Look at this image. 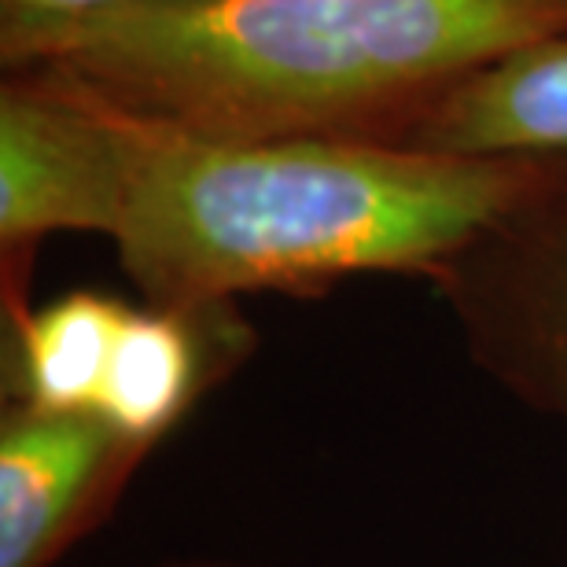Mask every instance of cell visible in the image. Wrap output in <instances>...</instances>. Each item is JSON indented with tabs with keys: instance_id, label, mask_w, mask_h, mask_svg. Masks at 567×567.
Masks as SVG:
<instances>
[{
	"instance_id": "10",
	"label": "cell",
	"mask_w": 567,
	"mask_h": 567,
	"mask_svg": "<svg viewBox=\"0 0 567 567\" xmlns=\"http://www.w3.org/2000/svg\"><path fill=\"white\" fill-rule=\"evenodd\" d=\"M141 567H258V564H236V560H207V557H169Z\"/></svg>"
},
{
	"instance_id": "7",
	"label": "cell",
	"mask_w": 567,
	"mask_h": 567,
	"mask_svg": "<svg viewBox=\"0 0 567 567\" xmlns=\"http://www.w3.org/2000/svg\"><path fill=\"white\" fill-rule=\"evenodd\" d=\"M405 147L567 163V33L502 55L442 93Z\"/></svg>"
},
{
	"instance_id": "4",
	"label": "cell",
	"mask_w": 567,
	"mask_h": 567,
	"mask_svg": "<svg viewBox=\"0 0 567 567\" xmlns=\"http://www.w3.org/2000/svg\"><path fill=\"white\" fill-rule=\"evenodd\" d=\"M427 284L472 365L567 427V163H553Z\"/></svg>"
},
{
	"instance_id": "9",
	"label": "cell",
	"mask_w": 567,
	"mask_h": 567,
	"mask_svg": "<svg viewBox=\"0 0 567 567\" xmlns=\"http://www.w3.org/2000/svg\"><path fill=\"white\" fill-rule=\"evenodd\" d=\"M115 4V0H0V38L4 33H27L49 22L82 16V11Z\"/></svg>"
},
{
	"instance_id": "8",
	"label": "cell",
	"mask_w": 567,
	"mask_h": 567,
	"mask_svg": "<svg viewBox=\"0 0 567 567\" xmlns=\"http://www.w3.org/2000/svg\"><path fill=\"white\" fill-rule=\"evenodd\" d=\"M126 299L63 291L4 317V402L96 413Z\"/></svg>"
},
{
	"instance_id": "1",
	"label": "cell",
	"mask_w": 567,
	"mask_h": 567,
	"mask_svg": "<svg viewBox=\"0 0 567 567\" xmlns=\"http://www.w3.org/2000/svg\"><path fill=\"white\" fill-rule=\"evenodd\" d=\"M567 33V0H115L0 38L152 126L402 144L442 93Z\"/></svg>"
},
{
	"instance_id": "2",
	"label": "cell",
	"mask_w": 567,
	"mask_h": 567,
	"mask_svg": "<svg viewBox=\"0 0 567 567\" xmlns=\"http://www.w3.org/2000/svg\"><path fill=\"white\" fill-rule=\"evenodd\" d=\"M553 163L339 137L210 141L141 122L111 244L152 306L321 295L377 274L431 280Z\"/></svg>"
},
{
	"instance_id": "3",
	"label": "cell",
	"mask_w": 567,
	"mask_h": 567,
	"mask_svg": "<svg viewBox=\"0 0 567 567\" xmlns=\"http://www.w3.org/2000/svg\"><path fill=\"white\" fill-rule=\"evenodd\" d=\"M137 147L141 118L60 66H8L0 78V313L33 302V255L49 236H115Z\"/></svg>"
},
{
	"instance_id": "5",
	"label": "cell",
	"mask_w": 567,
	"mask_h": 567,
	"mask_svg": "<svg viewBox=\"0 0 567 567\" xmlns=\"http://www.w3.org/2000/svg\"><path fill=\"white\" fill-rule=\"evenodd\" d=\"M89 410H0V567H55L115 513L147 457Z\"/></svg>"
},
{
	"instance_id": "6",
	"label": "cell",
	"mask_w": 567,
	"mask_h": 567,
	"mask_svg": "<svg viewBox=\"0 0 567 567\" xmlns=\"http://www.w3.org/2000/svg\"><path fill=\"white\" fill-rule=\"evenodd\" d=\"M251 350L255 328L240 302H130L96 413L155 450Z\"/></svg>"
}]
</instances>
